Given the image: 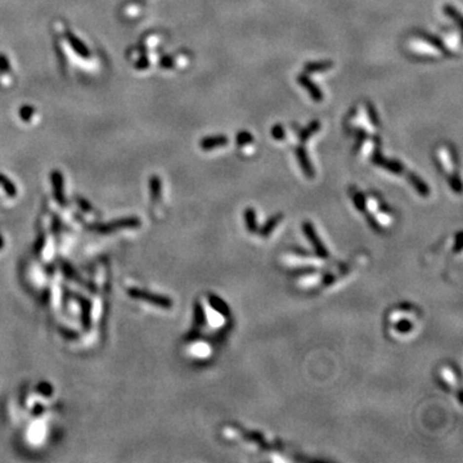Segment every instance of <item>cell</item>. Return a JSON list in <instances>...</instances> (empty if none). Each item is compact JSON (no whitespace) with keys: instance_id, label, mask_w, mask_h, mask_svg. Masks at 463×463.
<instances>
[{"instance_id":"obj_1","label":"cell","mask_w":463,"mask_h":463,"mask_svg":"<svg viewBox=\"0 0 463 463\" xmlns=\"http://www.w3.org/2000/svg\"><path fill=\"white\" fill-rule=\"evenodd\" d=\"M297 82L303 86L305 90L309 93V95L311 97L314 102H322L323 101V93L320 90V88L315 82L311 80V78L308 76V74H301V75L297 76Z\"/></svg>"},{"instance_id":"obj_2","label":"cell","mask_w":463,"mask_h":463,"mask_svg":"<svg viewBox=\"0 0 463 463\" xmlns=\"http://www.w3.org/2000/svg\"><path fill=\"white\" fill-rule=\"evenodd\" d=\"M373 162L377 166H381L386 169L387 171H391L394 174H403L405 171V167L403 166V163L399 162L396 160H390V158H385V157L380 154L379 152H376L373 156Z\"/></svg>"},{"instance_id":"obj_3","label":"cell","mask_w":463,"mask_h":463,"mask_svg":"<svg viewBox=\"0 0 463 463\" xmlns=\"http://www.w3.org/2000/svg\"><path fill=\"white\" fill-rule=\"evenodd\" d=\"M65 35H66V39H67V41H69L70 46H71L72 49L75 50L76 54H78V56L82 57V58H89V57H90V52H89V48L85 45V44L81 41V40L78 39V38L75 35V34L71 33V31H66Z\"/></svg>"},{"instance_id":"obj_4","label":"cell","mask_w":463,"mask_h":463,"mask_svg":"<svg viewBox=\"0 0 463 463\" xmlns=\"http://www.w3.org/2000/svg\"><path fill=\"white\" fill-rule=\"evenodd\" d=\"M228 138L224 135H212V137H206L201 139L199 142V147L202 148L203 151H210L215 150V148L224 147L228 144Z\"/></svg>"},{"instance_id":"obj_5","label":"cell","mask_w":463,"mask_h":463,"mask_svg":"<svg viewBox=\"0 0 463 463\" xmlns=\"http://www.w3.org/2000/svg\"><path fill=\"white\" fill-rule=\"evenodd\" d=\"M304 232H305V234H307L308 239H309V241L311 242V245L314 246L315 251L318 252L320 256H323V258H327V255H328V254H327L326 248H324L323 243L320 242V239L316 237L315 232H314L313 225L310 224V223H305V224H304Z\"/></svg>"},{"instance_id":"obj_6","label":"cell","mask_w":463,"mask_h":463,"mask_svg":"<svg viewBox=\"0 0 463 463\" xmlns=\"http://www.w3.org/2000/svg\"><path fill=\"white\" fill-rule=\"evenodd\" d=\"M296 157L297 160H299V163H300V167L303 170V173L305 174L307 178H314V167L311 165L309 160V156H308L307 151L304 150L303 147H299L296 150Z\"/></svg>"},{"instance_id":"obj_7","label":"cell","mask_w":463,"mask_h":463,"mask_svg":"<svg viewBox=\"0 0 463 463\" xmlns=\"http://www.w3.org/2000/svg\"><path fill=\"white\" fill-rule=\"evenodd\" d=\"M333 67L332 61H320V62H307L304 66V71L308 74H318V72L328 71Z\"/></svg>"},{"instance_id":"obj_8","label":"cell","mask_w":463,"mask_h":463,"mask_svg":"<svg viewBox=\"0 0 463 463\" xmlns=\"http://www.w3.org/2000/svg\"><path fill=\"white\" fill-rule=\"evenodd\" d=\"M407 178H408V180L412 183V186L414 187V190L417 191V192L420 193L421 196L426 197V196H428V194H430V188L427 187V184H426V183H424V180L421 179V178H418L416 174L409 173V171H408Z\"/></svg>"},{"instance_id":"obj_9","label":"cell","mask_w":463,"mask_h":463,"mask_svg":"<svg viewBox=\"0 0 463 463\" xmlns=\"http://www.w3.org/2000/svg\"><path fill=\"white\" fill-rule=\"evenodd\" d=\"M418 35L421 36V39L424 40V41L428 42V44H431V45L434 46L435 49L440 50L441 53H445V54L450 56L449 50H448V48L445 46V44H444V42L441 41L437 36L432 35V34H428V33H418Z\"/></svg>"},{"instance_id":"obj_10","label":"cell","mask_w":463,"mask_h":463,"mask_svg":"<svg viewBox=\"0 0 463 463\" xmlns=\"http://www.w3.org/2000/svg\"><path fill=\"white\" fill-rule=\"evenodd\" d=\"M320 130V122L319 121H313V122H310L304 130L300 131V139L303 142L308 141L310 137H313V134H315L316 131Z\"/></svg>"},{"instance_id":"obj_11","label":"cell","mask_w":463,"mask_h":463,"mask_svg":"<svg viewBox=\"0 0 463 463\" xmlns=\"http://www.w3.org/2000/svg\"><path fill=\"white\" fill-rule=\"evenodd\" d=\"M235 142L238 146L243 147V146H248V144H251L254 142V137L251 135L250 131H239L237 135H235Z\"/></svg>"},{"instance_id":"obj_12","label":"cell","mask_w":463,"mask_h":463,"mask_svg":"<svg viewBox=\"0 0 463 463\" xmlns=\"http://www.w3.org/2000/svg\"><path fill=\"white\" fill-rule=\"evenodd\" d=\"M444 13L447 14L448 17H450L453 21H456L460 25V27H462V18H461V14L457 10V8H454L450 4H447V5H444Z\"/></svg>"},{"instance_id":"obj_13","label":"cell","mask_w":463,"mask_h":463,"mask_svg":"<svg viewBox=\"0 0 463 463\" xmlns=\"http://www.w3.org/2000/svg\"><path fill=\"white\" fill-rule=\"evenodd\" d=\"M245 219H246V224H247V228L250 229L251 232L256 231V216H255V211L252 209H247L245 211Z\"/></svg>"},{"instance_id":"obj_14","label":"cell","mask_w":463,"mask_h":463,"mask_svg":"<svg viewBox=\"0 0 463 463\" xmlns=\"http://www.w3.org/2000/svg\"><path fill=\"white\" fill-rule=\"evenodd\" d=\"M34 115H35V108L33 106H23L20 108V117L26 122H29L34 117Z\"/></svg>"},{"instance_id":"obj_15","label":"cell","mask_w":463,"mask_h":463,"mask_svg":"<svg viewBox=\"0 0 463 463\" xmlns=\"http://www.w3.org/2000/svg\"><path fill=\"white\" fill-rule=\"evenodd\" d=\"M271 137L275 139V141H282L286 137V133H284V129L281 124H275L273 127H271Z\"/></svg>"},{"instance_id":"obj_16","label":"cell","mask_w":463,"mask_h":463,"mask_svg":"<svg viewBox=\"0 0 463 463\" xmlns=\"http://www.w3.org/2000/svg\"><path fill=\"white\" fill-rule=\"evenodd\" d=\"M10 70H12V66H10L8 57L5 56V54H3V53H0V72L8 74Z\"/></svg>"},{"instance_id":"obj_17","label":"cell","mask_w":463,"mask_h":463,"mask_svg":"<svg viewBox=\"0 0 463 463\" xmlns=\"http://www.w3.org/2000/svg\"><path fill=\"white\" fill-rule=\"evenodd\" d=\"M367 112H368V116H369V118H371V122H372L375 126H379L380 118H379V116H377V114H376V110H375V107H373V105L367 103Z\"/></svg>"},{"instance_id":"obj_18","label":"cell","mask_w":463,"mask_h":463,"mask_svg":"<svg viewBox=\"0 0 463 463\" xmlns=\"http://www.w3.org/2000/svg\"><path fill=\"white\" fill-rule=\"evenodd\" d=\"M279 222H281V216H279V215H277V216H274V218H271L270 220H269V222L267 223V225H265V228H264V232H263V234H264V235L269 234V233H270V232L274 229V227H275V225H277Z\"/></svg>"},{"instance_id":"obj_19","label":"cell","mask_w":463,"mask_h":463,"mask_svg":"<svg viewBox=\"0 0 463 463\" xmlns=\"http://www.w3.org/2000/svg\"><path fill=\"white\" fill-rule=\"evenodd\" d=\"M449 184L452 187V190H454L456 192H461V182L456 175H450Z\"/></svg>"},{"instance_id":"obj_20","label":"cell","mask_w":463,"mask_h":463,"mask_svg":"<svg viewBox=\"0 0 463 463\" xmlns=\"http://www.w3.org/2000/svg\"><path fill=\"white\" fill-rule=\"evenodd\" d=\"M150 67V59L147 57H142L137 63H135V69L137 70H144Z\"/></svg>"},{"instance_id":"obj_21","label":"cell","mask_w":463,"mask_h":463,"mask_svg":"<svg viewBox=\"0 0 463 463\" xmlns=\"http://www.w3.org/2000/svg\"><path fill=\"white\" fill-rule=\"evenodd\" d=\"M160 66H161V67H163V69H171V67L174 66L173 58H171L170 56L162 57V58H161Z\"/></svg>"},{"instance_id":"obj_22","label":"cell","mask_w":463,"mask_h":463,"mask_svg":"<svg viewBox=\"0 0 463 463\" xmlns=\"http://www.w3.org/2000/svg\"><path fill=\"white\" fill-rule=\"evenodd\" d=\"M443 376L448 380V382H450V384H456V377H454V375L452 373V371H449V369H444Z\"/></svg>"}]
</instances>
